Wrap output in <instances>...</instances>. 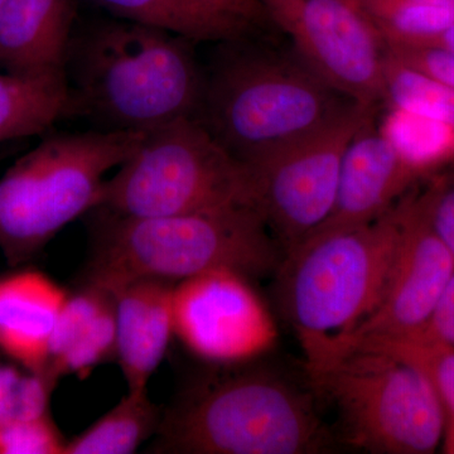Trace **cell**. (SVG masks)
Here are the masks:
<instances>
[{
  "label": "cell",
  "instance_id": "cell-26",
  "mask_svg": "<svg viewBox=\"0 0 454 454\" xmlns=\"http://www.w3.org/2000/svg\"><path fill=\"white\" fill-rule=\"evenodd\" d=\"M223 41L258 37L273 26L262 0H191Z\"/></svg>",
  "mask_w": 454,
  "mask_h": 454
},
{
  "label": "cell",
  "instance_id": "cell-13",
  "mask_svg": "<svg viewBox=\"0 0 454 454\" xmlns=\"http://www.w3.org/2000/svg\"><path fill=\"white\" fill-rule=\"evenodd\" d=\"M419 176L381 128L375 127L372 118L349 142L333 210L309 236L379 219L400 201Z\"/></svg>",
  "mask_w": 454,
  "mask_h": 454
},
{
  "label": "cell",
  "instance_id": "cell-2",
  "mask_svg": "<svg viewBox=\"0 0 454 454\" xmlns=\"http://www.w3.org/2000/svg\"><path fill=\"white\" fill-rule=\"evenodd\" d=\"M91 259L85 282L103 286L134 279L177 284L211 270L262 278L276 273L279 247L250 206L179 216H116L92 210Z\"/></svg>",
  "mask_w": 454,
  "mask_h": 454
},
{
  "label": "cell",
  "instance_id": "cell-12",
  "mask_svg": "<svg viewBox=\"0 0 454 454\" xmlns=\"http://www.w3.org/2000/svg\"><path fill=\"white\" fill-rule=\"evenodd\" d=\"M453 273V254L430 223L423 196L405 197L399 244L380 303L319 363L367 340L404 339L419 333Z\"/></svg>",
  "mask_w": 454,
  "mask_h": 454
},
{
  "label": "cell",
  "instance_id": "cell-1",
  "mask_svg": "<svg viewBox=\"0 0 454 454\" xmlns=\"http://www.w3.org/2000/svg\"><path fill=\"white\" fill-rule=\"evenodd\" d=\"M195 43L118 17L76 26L65 64L68 119H82L94 130L145 134L197 118L205 67Z\"/></svg>",
  "mask_w": 454,
  "mask_h": 454
},
{
  "label": "cell",
  "instance_id": "cell-18",
  "mask_svg": "<svg viewBox=\"0 0 454 454\" xmlns=\"http://www.w3.org/2000/svg\"><path fill=\"white\" fill-rule=\"evenodd\" d=\"M68 116L65 74L26 76L0 71V145L44 136Z\"/></svg>",
  "mask_w": 454,
  "mask_h": 454
},
{
  "label": "cell",
  "instance_id": "cell-4",
  "mask_svg": "<svg viewBox=\"0 0 454 454\" xmlns=\"http://www.w3.org/2000/svg\"><path fill=\"white\" fill-rule=\"evenodd\" d=\"M403 200L372 223L318 232L283 256L278 301L309 365L327 356L380 303L402 231Z\"/></svg>",
  "mask_w": 454,
  "mask_h": 454
},
{
  "label": "cell",
  "instance_id": "cell-8",
  "mask_svg": "<svg viewBox=\"0 0 454 454\" xmlns=\"http://www.w3.org/2000/svg\"><path fill=\"white\" fill-rule=\"evenodd\" d=\"M333 405L343 438L372 453L429 454L443 442L446 413L426 372L376 349H351L309 366Z\"/></svg>",
  "mask_w": 454,
  "mask_h": 454
},
{
  "label": "cell",
  "instance_id": "cell-5",
  "mask_svg": "<svg viewBox=\"0 0 454 454\" xmlns=\"http://www.w3.org/2000/svg\"><path fill=\"white\" fill-rule=\"evenodd\" d=\"M143 133L50 130L0 178V250L12 267L37 256L66 226L97 208L110 170Z\"/></svg>",
  "mask_w": 454,
  "mask_h": 454
},
{
  "label": "cell",
  "instance_id": "cell-19",
  "mask_svg": "<svg viewBox=\"0 0 454 454\" xmlns=\"http://www.w3.org/2000/svg\"><path fill=\"white\" fill-rule=\"evenodd\" d=\"M160 409L148 390L128 391L114 408L73 441L64 454H131L160 428Z\"/></svg>",
  "mask_w": 454,
  "mask_h": 454
},
{
  "label": "cell",
  "instance_id": "cell-16",
  "mask_svg": "<svg viewBox=\"0 0 454 454\" xmlns=\"http://www.w3.org/2000/svg\"><path fill=\"white\" fill-rule=\"evenodd\" d=\"M76 0H5L0 12V71L65 74Z\"/></svg>",
  "mask_w": 454,
  "mask_h": 454
},
{
  "label": "cell",
  "instance_id": "cell-6",
  "mask_svg": "<svg viewBox=\"0 0 454 454\" xmlns=\"http://www.w3.org/2000/svg\"><path fill=\"white\" fill-rule=\"evenodd\" d=\"M158 452L312 454L330 443L312 400L265 372H245L190 391L160 419Z\"/></svg>",
  "mask_w": 454,
  "mask_h": 454
},
{
  "label": "cell",
  "instance_id": "cell-25",
  "mask_svg": "<svg viewBox=\"0 0 454 454\" xmlns=\"http://www.w3.org/2000/svg\"><path fill=\"white\" fill-rule=\"evenodd\" d=\"M55 385L44 376L0 365V427L49 414Z\"/></svg>",
  "mask_w": 454,
  "mask_h": 454
},
{
  "label": "cell",
  "instance_id": "cell-28",
  "mask_svg": "<svg viewBox=\"0 0 454 454\" xmlns=\"http://www.w3.org/2000/svg\"><path fill=\"white\" fill-rule=\"evenodd\" d=\"M387 53L400 64L415 68L454 89L453 53L437 47L404 44H387Z\"/></svg>",
  "mask_w": 454,
  "mask_h": 454
},
{
  "label": "cell",
  "instance_id": "cell-30",
  "mask_svg": "<svg viewBox=\"0 0 454 454\" xmlns=\"http://www.w3.org/2000/svg\"><path fill=\"white\" fill-rule=\"evenodd\" d=\"M404 339L454 348V273L428 324L424 325L419 333Z\"/></svg>",
  "mask_w": 454,
  "mask_h": 454
},
{
  "label": "cell",
  "instance_id": "cell-20",
  "mask_svg": "<svg viewBox=\"0 0 454 454\" xmlns=\"http://www.w3.org/2000/svg\"><path fill=\"white\" fill-rule=\"evenodd\" d=\"M387 44L417 46L454 25V0H358Z\"/></svg>",
  "mask_w": 454,
  "mask_h": 454
},
{
  "label": "cell",
  "instance_id": "cell-11",
  "mask_svg": "<svg viewBox=\"0 0 454 454\" xmlns=\"http://www.w3.org/2000/svg\"><path fill=\"white\" fill-rule=\"evenodd\" d=\"M173 330L195 356L223 365L262 356L278 339L273 316L249 278L225 269L176 284Z\"/></svg>",
  "mask_w": 454,
  "mask_h": 454
},
{
  "label": "cell",
  "instance_id": "cell-7",
  "mask_svg": "<svg viewBox=\"0 0 454 454\" xmlns=\"http://www.w3.org/2000/svg\"><path fill=\"white\" fill-rule=\"evenodd\" d=\"M116 169L104 182L95 210L149 219L254 207L244 163L197 118L145 133L138 148Z\"/></svg>",
  "mask_w": 454,
  "mask_h": 454
},
{
  "label": "cell",
  "instance_id": "cell-27",
  "mask_svg": "<svg viewBox=\"0 0 454 454\" xmlns=\"http://www.w3.org/2000/svg\"><path fill=\"white\" fill-rule=\"evenodd\" d=\"M66 443L49 414L0 427V454H64Z\"/></svg>",
  "mask_w": 454,
  "mask_h": 454
},
{
  "label": "cell",
  "instance_id": "cell-23",
  "mask_svg": "<svg viewBox=\"0 0 454 454\" xmlns=\"http://www.w3.org/2000/svg\"><path fill=\"white\" fill-rule=\"evenodd\" d=\"M351 349H376L414 364L428 375L444 413V452L454 454V348L408 339L367 340Z\"/></svg>",
  "mask_w": 454,
  "mask_h": 454
},
{
  "label": "cell",
  "instance_id": "cell-31",
  "mask_svg": "<svg viewBox=\"0 0 454 454\" xmlns=\"http://www.w3.org/2000/svg\"><path fill=\"white\" fill-rule=\"evenodd\" d=\"M417 46L437 47V49L446 50L454 55V25L433 40L423 44H417Z\"/></svg>",
  "mask_w": 454,
  "mask_h": 454
},
{
  "label": "cell",
  "instance_id": "cell-24",
  "mask_svg": "<svg viewBox=\"0 0 454 454\" xmlns=\"http://www.w3.org/2000/svg\"><path fill=\"white\" fill-rule=\"evenodd\" d=\"M113 17L163 27L196 42H220L217 31L191 0H92Z\"/></svg>",
  "mask_w": 454,
  "mask_h": 454
},
{
  "label": "cell",
  "instance_id": "cell-22",
  "mask_svg": "<svg viewBox=\"0 0 454 454\" xmlns=\"http://www.w3.org/2000/svg\"><path fill=\"white\" fill-rule=\"evenodd\" d=\"M385 101L454 128V89L391 59L385 67Z\"/></svg>",
  "mask_w": 454,
  "mask_h": 454
},
{
  "label": "cell",
  "instance_id": "cell-10",
  "mask_svg": "<svg viewBox=\"0 0 454 454\" xmlns=\"http://www.w3.org/2000/svg\"><path fill=\"white\" fill-rule=\"evenodd\" d=\"M294 52L343 97L378 107L385 101L387 44L358 0H262Z\"/></svg>",
  "mask_w": 454,
  "mask_h": 454
},
{
  "label": "cell",
  "instance_id": "cell-33",
  "mask_svg": "<svg viewBox=\"0 0 454 454\" xmlns=\"http://www.w3.org/2000/svg\"><path fill=\"white\" fill-rule=\"evenodd\" d=\"M5 0H0V12H2L3 5H4Z\"/></svg>",
  "mask_w": 454,
  "mask_h": 454
},
{
  "label": "cell",
  "instance_id": "cell-3",
  "mask_svg": "<svg viewBox=\"0 0 454 454\" xmlns=\"http://www.w3.org/2000/svg\"><path fill=\"white\" fill-rule=\"evenodd\" d=\"M256 37L220 41L197 119L240 162L318 129L355 101L325 83L300 56Z\"/></svg>",
  "mask_w": 454,
  "mask_h": 454
},
{
  "label": "cell",
  "instance_id": "cell-15",
  "mask_svg": "<svg viewBox=\"0 0 454 454\" xmlns=\"http://www.w3.org/2000/svg\"><path fill=\"white\" fill-rule=\"evenodd\" d=\"M68 294L38 270L0 278V351L26 372L49 379L51 340Z\"/></svg>",
  "mask_w": 454,
  "mask_h": 454
},
{
  "label": "cell",
  "instance_id": "cell-17",
  "mask_svg": "<svg viewBox=\"0 0 454 454\" xmlns=\"http://www.w3.org/2000/svg\"><path fill=\"white\" fill-rule=\"evenodd\" d=\"M115 303L112 291L83 282L70 293L51 340L49 376L57 382L68 373H89L115 358Z\"/></svg>",
  "mask_w": 454,
  "mask_h": 454
},
{
  "label": "cell",
  "instance_id": "cell-21",
  "mask_svg": "<svg viewBox=\"0 0 454 454\" xmlns=\"http://www.w3.org/2000/svg\"><path fill=\"white\" fill-rule=\"evenodd\" d=\"M381 130L420 175L454 155V128L391 107Z\"/></svg>",
  "mask_w": 454,
  "mask_h": 454
},
{
  "label": "cell",
  "instance_id": "cell-29",
  "mask_svg": "<svg viewBox=\"0 0 454 454\" xmlns=\"http://www.w3.org/2000/svg\"><path fill=\"white\" fill-rule=\"evenodd\" d=\"M423 199L430 223L454 256V179L438 182Z\"/></svg>",
  "mask_w": 454,
  "mask_h": 454
},
{
  "label": "cell",
  "instance_id": "cell-9",
  "mask_svg": "<svg viewBox=\"0 0 454 454\" xmlns=\"http://www.w3.org/2000/svg\"><path fill=\"white\" fill-rule=\"evenodd\" d=\"M376 107L349 103L309 136L243 162L253 205L283 256L309 238L333 210L346 149Z\"/></svg>",
  "mask_w": 454,
  "mask_h": 454
},
{
  "label": "cell",
  "instance_id": "cell-14",
  "mask_svg": "<svg viewBox=\"0 0 454 454\" xmlns=\"http://www.w3.org/2000/svg\"><path fill=\"white\" fill-rule=\"evenodd\" d=\"M176 284L158 279H134L106 286L115 303V358L128 391H146L162 364L173 330Z\"/></svg>",
  "mask_w": 454,
  "mask_h": 454
},
{
  "label": "cell",
  "instance_id": "cell-32",
  "mask_svg": "<svg viewBox=\"0 0 454 454\" xmlns=\"http://www.w3.org/2000/svg\"><path fill=\"white\" fill-rule=\"evenodd\" d=\"M5 154H7V149H5V145H0V162L4 160Z\"/></svg>",
  "mask_w": 454,
  "mask_h": 454
}]
</instances>
